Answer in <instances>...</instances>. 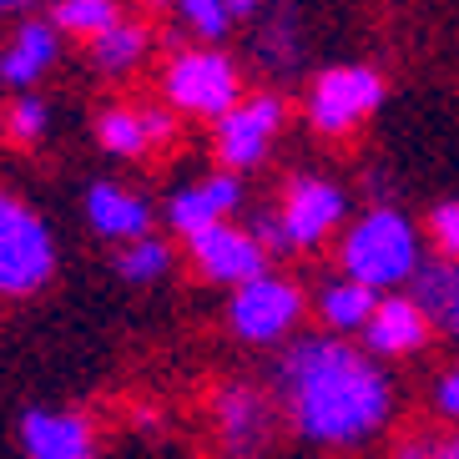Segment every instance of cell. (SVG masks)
<instances>
[{"instance_id": "cell-1", "label": "cell", "mask_w": 459, "mask_h": 459, "mask_svg": "<svg viewBox=\"0 0 459 459\" xmlns=\"http://www.w3.org/2000/svg\"><path fill=\"white\" fill-rule=\"evenodd\" d=\"M273 389L293 434L313 449H353L394 419L389 374L338 333L288 338L273 364Z\"/></svg>"}, {"instance_id": "cell-2", "label": "cell", "mask_w": 459, "mask_h": 459, "mask_svg": "<svg viewBox=\"0 0 459 459\" xmlns=\"http://www.w3.org/2000/svg\"><path fill=\"white\" fill-rule=\"evenodd\" d=\"M424 247H419V228L409 222L394 203H374L364 217H353V228L343 232L338 247V268L343 278L389 293V288L414 283V273L424 268Z\"/></svg>"}, {"instance_id": "cell-3", "label": "cell", "mask_w": 459, "mask_h": 459, "mask_svg": "<svg viewBox=\"0 0 459 459\" xmlns=\"http://www.w3.org/2000/svg\"><path fill=\"white\" fill-rule=\"evenodd\" d=\"M56 278V232L26 197L0 187V298H30Z\"/></svg>"}, {"instance_id": "cell-4", "label": "cell", "mask_w": 459, "mask_h": 459, "mask_svg": "<svg viewBox=\"0 0 459 459\" xmlns=\"http://www.w3.org/2000/svg\"><path fill=\"white\" fill-rule=\"evenodd\" d=\"M162 96H167V107L182 111V117L217 122V117H228L243 101V76H238V61L228 51H217V46H182L162 66Z\"/></svg>"}, {"instance_id": "cell-5", "label": "cell", "mask_w": 459, "mask_h": 459, "mask_svg": "<svg viewBox=\"0 0 459 459\" xmlns=\"http://www.w3.org/2000/svg\"><path fill=\"white\" fill-rule=\"evenodd\" d=\"M303 308H308L303 288H298L293 278L268 268L263 278L232 288L222 318H228L232 338H243L253 349H273V343H288V338H293V328L303 324Z\"/></svg>"}, {"instance_id": "cell-6", "label": "cell", "mask_w": 459, "mask_h": 459, "mask_svg": "<svg viewBox=\"0 0 459 459\" xmlns=\"http://www.w3.org/2000/svg\"><path fill=\"white\" fill-rule=\"evenodd\" d=\"M207 424H212V445L222 459H263L273 449V434H278V404L268 389L232 378V384L212 389Z\"/></svg>"}, {"instance_id": "cell-7", "label": "cell", "mask_w": 459, "mask_h": 459, "mask_svg": "<svg viewBox=\"0 0 459 459\" xmlns=\"http://www.w3.org/2000/svg\"><path fill=\"white\" fill-rule=\"evenodd\" d=\"M378 107H384V76L374 66H328L313 76L303 117L318 136L349 142Z\"/></svg>"}, {"instance_id": "cell-8", "label": "cell", "mask_w": 459, "mask_h": 459, "mask_svg": "<svg viewBox=\"0 0 459 459\" xmlns=\"http://www.w3.org/2000/svg\"><path fill=\"white\" fill-rule=\"evenodd\" d=\"M288 122V101L278 91H253L243 96L228 117L212 122V152H217V167L222 172H253V167L268 162L273 142Z\"/></svg>"}, {"instance_id": "cell-9", "label": "cell", "mask_w": 459, "mask_h": 459, "mask_svg": "<svg viewBox=\"0 0 459 459\" xmlns=\"http://www.w3.org/2000/svg\"><path fill=\"white\" fill-rule=\"evenodd\" d=\"M349 217V197L338 182L313 172H298L283 182V197H278V222H283L288 253H313L324 247Z\"/></svg>"}, {"instance_id": "cell-10", "label": "cell", "mask_w": 459, "mask_h": 459, "mask_svg": "<svg viewBox=\"0 0 459 459\" xmlns=\"http://www.w3.org/2000/svg\"><path fill=\"white\" fill-rule=\"evenodd\" d=\"M187 257L197 268V278L217 288H243L268 273V247L257 243L247 228H238V222H212L197 238H187Z\"/></svg>"}, {"instance_id": "cell-11", "label": "cell", "mask_w": 459, "mask_h": 459, "mask_svg": "<svg viewBox=\"0 0 459 459\" xmlns=\"http://www.w3.org/2000/svg\"><path fill=\"white\" fill-rule=\"evenodd\" d=\"M96 142L111 157H126V162H142V157H162L177 147V122L167 107H107L96 117Z\"/></svg>"}, {"instance_id": "cell-12", "label": "cell", "mask_w": 459, "mask_h": 459, "mask_svg": "<svg viewBox=\"0 0 459 459\" xmlns=\"http://www.w3.org/2000/svg\"><path fill=\"white\" fill-rule=\"evenodd\" d=\"M21 455L26 459H96V424L82 409L36 404L21 414Z\"/></svg>"}, {"instance_id": "cell-13", "label": "cell", "mask_w": 459, "mask_h": 459, "mask_svg": "<svg viewBox=\"0 0 459 459\" xmlns=\"http://www.w3.org/2000/svg\"><path fill=\"white\" fill-rule=\"evenodd\" d=\"M238 207H243V177L217 167V172H207L203 182L177 187L172 197H167L162 217H167V228L187 243V238H197V232L212 228V222H232Z\"/></svg>"}, {"instance_id": "cell-14", "label": "cell", "mask_w": 459, "mask_h": 459, "mask_svg": "<svg viewBox=\"0 0 459 459\" xmlns=\"http://www.w3.org/2000/svg\"><path fill=\"white\" fill-rule=\"evenodd\" d=\"M359 338H364L368 359H409V353H419L434 338V324L429 313L419 308L414 293H378Z\"/></svg>"}, {"instance_id": "cell-15", "label": "cell", "mask_w": 459, "mask_h": 459, "mask_svg": "<svg viewBox=\"0 0 459 459\" xmlns=\"http://www.w3.org/2000/svg\"><path fill=\"white\" fill-rule=\"evenodd\" d=\"M86 222H91L96 238L126 247L152 232V203L122 182H91L86 187Z\"/></svg>"}, {"instance_id": "cell-16", "label": "cell", "mask_w": 459, "mask_h": 459, "mask_svg": "<svg viewBox=\"0 0 459 459\" xmlns=\"http://www.w3.org/2000/svg\"><path fill=\"white\" fill-rule=\"evenodd\" d=\"M61 56V30L51 21H21L15 36L0 46V82L5 86H36Z\"/></svg>"}, {"instance_id": "cell-17", "label": "cell", "mask_w": 459, "mask_h": 459, "mask_svg": "<svg viewBox=\"0 0 459 459\" xmlns=\"http://www.w3.org/2000/svg\"><path fill=\"white\" fill-rule=\"evenodd\" d=\"M378 293L364 283H353V278H328V283H318V293H313V313H318V324L328 328V333L349 338V333H364L368 313H374Z\"/></svg>"}, {"instance_id": "cell-18", "label": "cell", "mask_w": 459, "mask_h": 459, "mask_svg": "<svg viewBox=\"0 0 459 459\" xmlns=\"http://www.w3.org/2000/svg\"><path fill=\"white\" fill-rule=\"evenodd\" d=\"M414 298L429 313V324L459 343V263H424L414 273Z\"/></svg>"}, {"instance_id": "cell-19", "label": "cell", "mask_w": 459, "mask_h": 459, "mask_svg": "<svg viewBox=\"0 0 459 459\" xmlns=\"http://www.w3.org/2000/svg\"><path fill=\"white\" fill-rule=\"evenodd\" d=\"M117 21H122V0H56L51 5V26L61 36H76V41L107 36Z\"/></svg>"}, {"instance_id": "cell-20", "label": "cell", "mask_w": 459, "mask_h": 459, "mask_svg": "<svg viewBox=\"0 0 459 459\" xmlns=\"http://www.w3.org/2000/svg\"><path fill=\"white\" fill-rule=\"evenodd\" d=\"M117 278L132 288H152V283H162L167 273H172V247L157 238V232H147V238H136V243L117 247Z\"/></svg>"}, {"instance_id": "cell-21", "label": "cell", "mask_w": 459, "mask_h": 459, "mask_svg": "<svg viewBox=\"0 0 459 459\" xmlns=\"http://www.w3.org/2000/svg\"><path fill=\"white\" fill-rule=\"evenodd\" d=\"M147 46H152V36H147L142 21H117L107 36H96L91 41V61L107 71V76H126V71L147 56Z\"/></svg>"}, {"instance_id": "cell-22", "label": "cell", "mask_w": 459, "mask_h": 459, "mask_svg": "<svg viewBox=\"0 0 459 459\" xmlns=\"http://www.w3.org/2000/svg\"><path fill=\"white\" fill-rule=\"evenodd\" d=\"M46 132H51V107L36 91H21L11 107L0 111V136L11 147H41Z\"/></svg>"}, {"instance_id": "cell-23", "label": "cell", "mask_w": 459, "mask_h": 459, "mask_svg": "<svg viewBox=\"0 0 459 459\" xmlns=\"http://www.w3.org/2000/svg\"><path fill=\"white\" fill-rule=\"evenodd\" d=\"M172 11H177V21L207 46L228 41V30L238 26V21L228 15V0H172Z\"/></svg>"}, {"instance_id": "cell-24", "label": "cell", "mask_w": 459, "mask_h": 459, "mask_svg": "<svg viewBox=\"0 0 459 459\" xmlns=\"http://www.w3.org/2000/svg\"><path fill=\"white\" fill-rule=\"evenodd\" d=\"M424 228H429L439 257H445V263H459V197L429 207V222H424Z\"/></svg>"}, {"instance_id": "cell-25", "label": "cell", "mask_w": 459, "mask_h": 459, "mask_svg": "<svg viewBox=\"0 0 459 459\" xmlns=\"http://www.w3.org/2000/svg\"><path fill=\"white\" fill-rule=\"evenodd\" d=\"M257 56L263 61H293V46H298V15L293 11H283V15H273V26H263V36H257Z\"/></svg>"}, {"instance_id": "cell-26", "label": "cell", "mask_w": 459, "mask_h": 459, "mask_svg": "<svg viewBox=\"0 0 459 459\" xmlns=\"http://www.w3.org/2000/svg\"><path fill=\"white\" fill-rule=\"evenodd\" d=\"M434 414H445L459 424V364L434 378Z\"/></svg>"}, {"instance_id": "cell-27", "label": "cell", "mask_w": 459, "mask_h": 459, "mask_svg": "<svg viewBox=\"0 0 459 459\" xmlns=\"http://www.w3.org/2000/svg\"><path fill=\"white\" fill-rule=\"evenodd\" d=\"M247 232H253V238L268 247V253H288V238H283V222H278V212H257L253 222H247Z\"/></svg>"}, {"instance_id": "cell-28", "label": "cell", "mask_w": 459, "mask_h": 459, "mask_svg": "<svg viewBox=\"0 0 459 459\" xmlns=\"http://www.w3.org/2000/svg\"><path fill=\"white\" fill-rule=\"evenodd\" d=\"M434 429H409L394 439V459H434Z\"/></svg>"}, {"instance_id": "cell-29", "label": "cell", "mask_w": 459, "mask_h": 459, "mask_svg": "<svg viewBox=\"0 0 459 459\" xmlns=\"http://www.w3.org/2000/svg\"><path fill=\"white\" fill-rule=\"evenodd\" d=\"M434 459H459V429H449V434L434 439Z\"/></svg>"}, {"instance_id": "cell-30", "label": "cell", "mask_w": 459, "mask_h": 459, "mask_svg": "<svg viewBox=\"0 0 459 459\" xmlns=\"http://www.w3.org/2000/svg\"><path fill=\"white\" fill-rule=\"evenodd\" d=\"M257 11H263V0H228V15H232V21H253Z\"/></svg>"}, {"instance_id": "cell-31", "label": "cell", "mask_w": 459, "mask_h": 459, "mask_svg": "<svg viewBox=\"0 0 459 459\" xmlns=\"http://www.w3.org/2000/svg\"><path fill=\"white\" fill-rule=\"evenodd\" d=\"M30 5H41V0H0V15H21V11H30Z\"/></svg>"}, {"instance_id": "cell-32", "label": "cell", "mask_w": 459, "mask_h": 459, "mask_svg": "<svg viewBox=\"0 0 459 459\" xmlns=\"http://www.w3.org/2000/svg\"><path fill=\"white\" fill-rule=\"evenodd\" d=\"M152 11H172V0H147Z\"/></svg>"}]
</instances>
